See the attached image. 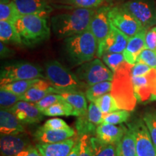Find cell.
I'll use <instances>...</instances> for the list:
<instances>
[{"instance_id": "32", "label": "cell", "mask_w": 156, "mask_h": 156, "mask_svg": "<svg viewBox=\"0 0 156 156\" xmlns=\"http://www.w3.org/2000/svg\"><path fill=\"white\" fill-rule=\"evenodd\" d=\"M75 127L80 137L85 134L93 135L95 134L98 126L90 122L87 116V112L85 114L77 116L75 122Z\"/></svg>"}, {"instance_id": "22", "label": "cell", "mask_w": 156, "mask_h": 156, "mask_svg": "<svg viewBox=\"0 0 156 156\" xmlns=\"http://www.w3.org/2000/svg\"><path fill=\"white\" fill-rule=\"evenodd\" d=\"M1 134H14L25 132L24 127L15 115L10 111L1 109L0 112Z\"/></svg>"}, {"instance_id": "41", "label": "cell", "mask_w": 156, "mask_h": 156, "mask_svg": "<svg viewBox=\"0 0 156 156\" xmlns=\"http://www.w3.org/2000/svg\"><path fill=\"white\" fill-rule=\"evenodd\" d=\"M90 135L85 134L80 137V153L78 156H93Z\"/></svg>"}, {"instance_id": "6", "label": "cell", "mask_w": 156, "mask_h": 156, "mask_svg": "<svg viewBox=\"0 0 156 156\" xmlns=\"http://www.w3.org/2000/svg\"><path fill=\"white\" fill-rule=\"evenodd\" d=\"M37 78H46L42 67L30 62H17L2 69L0 84L2 85L11 82Z\"/></svg>"}, {"instance_id": "9", "label": "cell", "mask_w": 156, "mask_h": 156, "mask_svg": "<svg viewBox=\"0 0 156 156\" xmlns=\"http://www.w3.org/2000/svg\"><path fill=\"white\" fill-rule=\"evenodd\" d=\"M108 17L111 23L114 27L129 38L135 36L142 30H145L131 14L123 9L119 5L111 6Z\"/></svg>"}, {"instance_id": "43", "label": "cell", "mask_w": 156, "mask_h": 156, "mask_svg": "<svg viewBox=\"0 0 156 156\" xmlns=\"http://www.w3.org/2000/svg\"><path fill=\"white\" fill-rule=\"evenodd\" d=\"M145 48L156 51V25L146 31Z\"/></svg>"}, {"instance_id": "33", "label": "cell", "mask_w": 156, "mask_h": 156, "mask_svg": "<svg viewBox=\"0 0 156 156\" xmlns=\"http://www.w3.org/2000/svg\"><path fill=\"white\" fill-rule=\"evenodd\" d=\"M94 103L100 108L104 116L119 109L114 98L109 93L98 98Z\"/></svg>"}, {"instance_id": "8", "label": "cell", "mask_w": 156, "mask_h": 156, "mask_svg": "<svg viewBox=\"0 0 156 156\" xmlns=\"http://www.w3.org/2000/svg\"><path fill=\"white\" fill-rule=\"evenodd\" d=\"M77 77L88 86L104 81H112L114 73L99 58L84 63L75 72Z\"/></svg>"}, {"instance_id": "38", "label": "cell", "mask_w": 156, "mask_h": 156, "mask_svg": "<svg viewBox=\"0 0 156 156\" xmlns=\"http://www.w3.org/2000/svg\"><path fill=\"white\" fill-rule=\"evenodd\" d=\"M63 101H64V98L60 94L51 93V94H48L46 96H45L41 100L35 103V104H36L37 108L39 110L44 112V110H46L48 107L53 106V105L57 103L62 102Z\"/></svg>"}, {"instance_id": "45", "label": "cell", "mask_w": 156, "mask_h": 156, "mask_svg": "<svg viewBox=\"0 0 156 156\" xmlns=\"http://www.w3.org/2000/svg\"><path fill=\"white\" fill-rule=\"evenodd\" d=\"M15 51L12 48L7 47L3 42L0 43V55L2 58H9L15 55Z\"/></svg>"}, {"instance_id": "15", "label": "cell", "mask_w": 156, "mask_h": 156, "mask_svg": "<svg viewBox=\"0 0 156 156\" xmlns=\"http://www.w3.org/2000/svg\"><path fill=\"white\" fill-rule=\"evenodd\" d=\"M15 115L20 122L23 124L38 123L44 119V114L37 108L35 103L20 101L8 109Z\"/></svg>"}, {"instance_id": "30", "label": "cell", "mask_w": 156, "mask_h": 156, "mask_svg": "<svg viewBox=\"0 0 156 156\" xmlns=\"http://www.w3.org/2000/svg\"><path fill=\"white\" fill-rule=\"evenodd\" d=\"M106 0H57V2L67 8L98 9L101 7Z\"/></svg>"}, {"instance_id": "5", "label": "cell", "mask_w": 156, "mask_h": 156, "mask_svg": "<svg viewBox=\"0 0 156 156\" xmlns=\"http://www.w3.org/2000/svg\"><path fill=\"white\" fill-rule=\"evenodd\" d=\"M44 73L49 83L57 90L58 94L63 91L83 90L89 87L81 81L75 73H72L56 60L48 61L45 64Z\"/></svg>"}, {"instance_id": "26", "label": "cell", "mask_w": 156, "mask_h": 156, "mask_svg": "<svg viewBox=\"0 0 156 156\" xmlns=\"http://www.w3.org/2000/svg\"><path fill=\"white\" fill-rule=\"evenodd\" d=\"M93 156H117L116 145L105 143L95 136H90Z\"/></svg>"}, {"instance_id": "39", "label": "cell", "mask_w": 156, "mask_h": 156, "mask_svg": "<svg viewBox=\"0 0 156 156\" xmlns=\"http://www.w3.org/2000/svg\"><path fill=\"white\" fill-rule=\"evenodd\" d=\"M87 116L90 122L97 126L103 122L104 115L97 105L93 102H90L87 108Z\"/></svg>"}, {"instance_id": "48", "label": "cell", "mask_w": 156, "mask_h": 156, "mask_svg": "<svg viewBox=\"0 0 156 156\" xmlns=\"http://www.w3.org/2000/svg\"><path fill=\"white\" fill-rule=\"evenodd\" d=\"M150 101H156V82L155 85H154L153 90H152L151 97H150Z\"/></svg>"}, {"instance_id": "19", "label": "cell", "mask_w": 156, "mask_h": 156, "mask_svg": "<svg viewBox=\"0 0 156 156\" xmlns=\"http://www.w3.org/2000/svg\"><path fill=\"white\" fill-rule=\"evenodd\" d=\"M147 30H142L129 38L125 50L123 52L125 61L134 65L137 62L141 52L145 48V34Z\"/></svg>"}, {"instance_id": "40", "label": "cell", "mask_w": 156, "mask_h": 156, "mask_svg": "<svg viewBox=\"0 0 156 156\" xmlns=\"http://www.w3.org/2000/svg\"><path fill=\"white\" fill-rule=\"evenodd\" d=\"M136 62H142L151 68L156 69V51L145 48L140 54Z\"/></svg>"}, {"instance_id": "34", "label": "cell", "mask_w": 156, "mask_h": 156, "mask_svg": "<svg viewBox=\"0 0 156 156\" xmlns=\"http://www.w3.org/2000/svg\"><path fill=\"white\" fill-rule=\"evenodd\" d=\"M101 58L105 64L114 73L117 69H119V68L122 67L124 62H126L123 53L106 54H104Z\"/></svg>"}, {"instance_id": "31", "label": "cell", "mask_w": 156, "mask_h": 156, "mask_svg": "<svg viewBox=\"0 0 156 156\" xmlns=\"http://www.w3.org/2000/svg\"><path fill=\"white\" fill-rule=\"evenodd\" d=\"M38 78L34 80H17L1 85V88L12 92L15 94L22 95L30 88L38 80Z\"/></svg>"}, {"instance_id": "46", "label": "cell", "mask_w": 156, "mask_h": 156, "mask_svg": "<svg viewBox=\"0 0 156 156\" xmlns=\"http://www.w3.org/2000/svg\"><path fill=\"white\" fill-rule=\"evenodd\" d=\"M16 156H42L36 147H30Z\"/></svg>"}, {"instance_id": "36", "label": "cell", "mask_w": 156, "mask_h": 156, "mask_svg": "<svg viewBox=\"0 0 156 156\" xmlns=\"http://www.w3.org/2000/svg\"><path fill=\"white\" fill-rule=\"evenodd\" d=\"M130 113L129 111L124 110V109H120V110L115 111V112L110 113V114L104 116L103 118V122L110 124H120L122 123L126 122L129 118Z\"/></svg>"}, {"instance_id": "49", "label": "cell", "mask_w": 156, "mask_h": 156, "mask_svg": "<svg viewBox=\"0 0 156 156\" xmlns=\"http://www.w3.org/2000/svg\"><path fill=\"white\" fill-rule=\"evenodd\" d=\"M108 2L111 4H113V5H118V4H121L124 2L127 1V0H107Z\"/></svg>"}, {"instance_id": "23", "label": "cell", "mask_w": 156, "mask_h": 156, "mask_svg": "<svg viewBox=\"0 0 156 156\" xmlns=\"http://www.w3.org/2000/svg\"><path fill=\"white\" fill-rule=\"evenodd\" d=\"M58 94L61 95L64 100L73 106L77 116L85 114L87 112L88 106L87 104V98L83 90L63 91Z\"/></svg>"}, {"instance_id": "21", "label": "cell", "mask_w": 156, "mask_h": 156, "mask_svg": "<svg viewBox=\"0 0 156 156\" xmlns=\"http://www.w3.org/2000/svg\"><path fill=\"white\" fill-rule=\"evenodd\" d=\"M51 93L58 94L57 90L54 88L49 82H46L38 78V80L26 93L20 95V100L30 103H36Z\"/></svg>"}, {"instance_id": "14", "label": "cell", "mask_w": 156, "mask_h": 156, "mask_svg": "<svg viewBox=\"0 0 156 156\" xmlns=\"http://www.w3.org/2000/svg\"><path fill=\"white\" fill-rule=\"evenodd\" d=\"M20 15H36L48 17L54 11L52 0H13Z\"/></svg>"}, {"instance_id": "10", "label": "cell", "mask_w": 156, "mask_h": 156, "mask_svg": "<svg viewBox=\"0 0 156 156\" xmlns=\"http://www.w3.org/2000/svg\"><path fill=\"white\" fill-rule=\"evenodd\" d=\"M135 136L137 156H156V149L143 119H136L129 124Z\"/></svg>"}, {"instance_id": "25", "label": "cell", "mask_w": 156, "mask_h": 156, "mask_svg": "<svg viewBox=\"0 0 156 156\" xmlns=\"http://www.w3.org/2000/svg\"><path fill=\"white\" fill-rule=\"evenodd\" d=\"M116 152L117 156H137L135 136L131 129H127L117 144Z\"/></svg>"}, {"instance_id": "3", "label": "cell", "mask_w": 156, "mask_h": 156, "mask_svg": "<svg viewBox=\"0 0 156 156\" xmlns=\"http://www.w3.org/2000/svg\"><path fill=\"white\" fill-rule=\"evenodd\" d=\"M48 17L36 15H20L15 25L23 45L27 47H34L50 38L51 29Z\"/></svg>"}, {"instance_id": "12", "label": "cell", "mask_w": 156, "mask_h": 156, "mask_svg": "<svg viewBox=\"0 0 156 156\" xmlns=\"http://www.w3.org/2000/svg\"><path fill=\"white\" fill-rule=\"evenodd\" d=\"M110 7L108 5H102L98 7L90 24L89 30L95 36L98 46L104 41L111 30L112 24L108 17Z\"/></svg>"}, {"instance_id": "42", "label": "cell", "mask_w": 156, "mask_h": 156, "mask_svg": "<svg viewBox=\"0 0 156 156\" xmlns=\"http://www.w3.org/2000/svg\"><path fill=\"white\" fill-rule=\"evenodd\" d=\"M44 128L49 129H64L70 128V126L63 119L59 118L50 119L45 122L43 125Z\"/></svg>"}, {"instance_id": "37", "label": "cell", "mask_w": 156, "mask_h": 156, "mask_svg": "<svg viewBox=\"0 0 156 156\" xmlns=\"http://www.w3.org/2000/svg\"><path fill=\"white\" fill-rule=\"evenodd\" d=\"M142 119L149 130L151 139L156 149V111H147L144 114Z\"/></svg>"}, {"instance_id": "2", "label": "cell", "mask_w": 156, "mask_h": 156, "mask_svg": "<svg viewBox=\"0 0 156 156\" xmlns=\"http://www.w3.org/2000/svg\"><path fill=\"white\" fill-rule=\"evenodd\" d=\"M98 47L97 40L89 29L65 38L64 41V52L73 66H80L94 59Z\"/></svg>"}, {"instance_id": "11", "label": "cell", "mask_w": 156, "mask_h": 156, "mask_svg": "<svg viewBox=\"0 0 156 156\" xmlns=\"http://www.w3.org/2000/svg\"><path fill=\"white\" fill-rule=\"evenodd\" d=\"M129 39V37L112 24L108 35L98 47L97 56L101 58L106 54L123 53L126 47Z\"/></svg>"}, {"instance_id": "35", "label": "cell", "mask_w": 156, "mask_h": 156, "mask_svg": "<svg viewBox=\"0 0 156 156\" xmlns=\"http://www.w3.org/2000/svg\"><path fill=\"white\" fill-rule=\"evenodd\" d=\"M20 100V95L1 88L0 90V106L1 109L8 110Z\"/></svg>"}, {"instance_id": "24", "label": "cell", "mask_w": 156, "mask_h": 156, "mask_svg": "<svg viewBox=\"0 0 156 156\" xmlns=\"http://www.w3.org/2000/svg\"><path fill=\"white\" fill-rule=\"evenodd\" d=\"M0 40L5 44L23 46L15 23L10 21L0 20Z\"/></svg>"}, {"instance_id": "17", "label": "cell", "mask_w": 156, "mask_h": 156, "mask_svg": "<svg viewBox=\"0 0 156 156\" xmlns=\"http://www.w3.org/2000/svg\"><path fill=\"white\" fill-rule=\"evenodd\" d=\"M75 130L70 127L64 129H49L41 126L34 134V137L38 143H55L64 141L75 135Z\"/></svg>"}, {"instance_id": "29", "label": "cell", "mask_w": 156, "mask_h": 156, "mask_svg": "<svg viewBox=\"0 0 156 156\" xmlns=\"http://www.w3.org/2000/svg\"><path fill=\"white\" fill-rule=\"evenodd\" d=\"M20 16L17 6L13 0L0 1V20H7L15 23Z\"/></svg>"}, {"instance_id": "13", "label": "cell", "mask_w": 156, "mask_h": 156, "mask_svg": "<svg viewBox=\"0 0 156 156\" xmlns=\"http://www.w3.org/2000/svg\"><path fill=\"white\" fill-rule=\"evenodd\" d=\"M23 133L2 134L0 139L2 156H16L32 147L28 136Z\"/></svg>"}, {"instance_id": "28", "label": "cell", "mask_w": 156, "mask_h": 156, "mask_svg": "<svg viewBox=\"0 0 156 156\" xmlns=\"http://www.w3.org/2000/svg\"><path fill=\"white\" fill-rule=\"evenodd\" d=\"M44 116H77L75 110L67 101L65 100L62 102L57 103L53 106L48 107L44 112H42Z\"/></svg>"}, {"instance_id": "7", "label": "cell", "mask_w": 156, "mask_h": 156, "mask_svg": "<svg viewBox=\"0 0 156 156\" xmlns=\"http://www.w3.org/2000/svg\"><path fill=\"white\" fill-rule=\"evenodd\" d=\"M118 5L131 14L145 30L156 25L155 0H127Z\"/></svg>"}, {"instance_id": "1", "label": "cell", "mask_w": 156, "mask_h": 156, "mask_svg": "<svg viewBox=\"0 0 156 156\" xmlns=\"http://www.w3.org/2000/svg\"><path fill=\"white\" fill-rule=\"evenodd\" d=\"M97 9L75 8L51 17V28L58 39H65L88 30Z\"/></svg>"}, {"instance_id": "47", "label": "cell", "mask_w": 156, "mask_h": 156, "mask_svg": "<svg viewBox=\"0 0 156 156\" xmlns=\"http://www.w3.org/2000/svg\"><path fill=\"white\" fill-rule=\"evenodd\" d=\"M80 139L77 140V142L75 143V145H74V147L73 149H72L71 152L69 154L68 156H78L79 155V153H80Z\"/></svg>"}, {"instance_id": "20", "label": "cell", "mask_w": 156, "mask_h": 156, "mask_svg": "<svg viewBox=\"0 0 156 156\" xmlns=\"http://www.w3.org/2000/svg\"><path fill=\"white\" fill-rule=\"evenodd\" d=\"M126 130L127 129L123 125L117 126L114 124L102 123L98 126L95 134L96 137L105 143L117 145Z\"/></svg>"}, {"instance_id": "27", "label": "cell", "mask_w": 156, "mask_h": 156, "mask_svg": "<svg viewBox=\"0 0 156 156\" xmlns=\"http://www.w3.org/2000/svg\"><path fill=\"white\" fill-rule=\"evenodd\" d=\"M112 88V81H104L90 85L85 90V96L89 102L94 103L102 95L110 93Z\"/></svg>"}, {"instance_id": "44", "label": "cell", "mask_w": 156, "mask_h": 156, "mask_svg": "<svg viewBox=\"0 0 156 156\" xmlns=\"http://www.w3.org/2000/svg\"><path fill=\"white\" fill-rule=\"evenodd\" d=\"M152 68L145 63L142 62H136L132 68L131 75L132 77H140L145 75L151 71Z\"/></svg>"}, {"instance_id": "4", "label": "cell", "mask_w": 156, "mask_h": 156, "mask_svg": "<svg viewBox=\"0 0 156 156\" xmlns=\"http://www.w3.org/2000/svg\"><path fill=\"white\" fill-rule=\"evenodd\" d=\"M132 64L126 62L115 72L111 91L119 108L129 112L134 108L136 102L132 81Z\"/></svg>"}, {"instance_id": "18", "label": "cell", "mask_w": 156, "mask_h": 156, "mask_svg": "<svg viewBox=\"0 0 156 156\" xmlns=\"http://www.w3.org/2000/svg\"><path fill=\"white\" fill-rule=\"evenodd\" d=\"M77 140L69 138L55 143H38L36 147L42 156H68Z\"/></svg>"}, {"instance_id": "16", "label": "cell", "mask_w": 156, "mask_h": 156, "mask_svg": "<svg viewBox=\"0 0 156 156\" xmlns=\"http://www.w3.org/2000/svg\"><path fill=\"white\" fill-rule=\"evenodd\" d=\"M132 85L136 101L142 102L150 99L152 90L156 82V69L152 68L145 75L132 77Z\"/></svg>"}]
</instances>
